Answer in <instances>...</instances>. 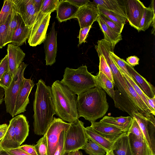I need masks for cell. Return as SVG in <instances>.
<instances>
[{"label": "cell", "instance_id": "cell-1", "mask_svg": "<svg viewBox=\"0 0 155 155\" xmlns=\"http://www.w3.org/2000/svg\"><path fill=\"white\" fill-rule=\"evenodd\" d=\"M33 106V126L34 133L43 135L53 120L55 114L51 87L46 85L41 79L36 84Z\"/></svg>", "mask_w": 155, "mask_h": 155}, {"label": "cell", "instance_id": "cell-2", "mask_svg": "<svg viewBox=\"0 0 155 155\" xmlns=\"http://www.w3.org/2000/svg\"><path fill=\"white\" fill-rule=\"evenodd\" d=\"M77 105L79 118L91 123L103 117L109 108L106 93L98 86L78 95Z\"/></svg>", "mask_w": 155, "mask_h": 155}, {"label": "cell", "instance_id": "cell-3", "mask_svg": "<svg viewBox=\"0 0 155 155\" xmlns=\"http://www.w3.org/2000/svg\"><path fill=\"white\" fill-rule=\"evenodd\" d=\"M51 87L55 114L69 123L78 120L75 94L59 80L55 81Z\"/></svg>", "mask_w": 155, "mask_h": 155}, {"label": "cell", "instance_id": "cell-4", "mask_svg": "<svg viewBox=\"0 0 155 155\" xmlns=\"http://www.w3.org/2000/svg\"><path fill=\"white\" fill-rule=\"evenodd\" d=\"M60 82L78 95L97 86L94 75L88 71L85 65L77 69L66 67Z\"/></svg>", "mask_w": 155, "mask_h": 155}, {"label": "cell", "instance_id": "cell-5", "mask_svg": "<svg viewBox=\"0 0 155 155\" xmlns=\"http://www.w3.org/2000/svg\"><path fill=\"white\" fill-rule=\"evenodd\" d=\"M84 123L79 119L70 123L64 133V153L82 149L88 141Z\"/></svg>", "mask_w": 155, "mask_h": 155}, {"label": "cell", "instance_id": "cell-6", "mask_svg": "<svg viewBox=\"0 0 155 155\" xmlns=\"http://www.w3.org/2000/svg\"><path fill=\"white\" fill-rule=\"evenodd\" d=\"M27 65L23 62L21 63L9 86L4 90L6 111L13 117L15 116L17 97L23 81L25 78L24 73Z\"/></svg>", "mask_w": 155, "mask_h": 155}, {"label": "cell", "instance_id": "cell-7", "mask_svg": "<svg viewBox=\"0 0 155 155\" xmlns=\"http://www.w3.org/2000/svg\"><path fill=\"white\" fill-rule=\"evenodd\" d=\"M51 14L38 13L28 38L30 46H36L44 42L49 24Z\"/></svg>", "mask_w": 155, "mask_h": 155}, {"label": "cell", "instance_id": "cell-8", "mask_svg": "<svg viewBox=\"0 0 155 155\" xmlns=\"http://www.w3.org/2000/svg\"><path fill=\"white\" fill-rule=\"evenodd\" d=\"M70 123L64 121L59 118L54 117L45 134L47 140V155H54L58 147L60 135L66 130Z\"/></svg>", "mask_w": 155, "mask_h": 155}, {"label": "cell", "instance_id": "cell-9", "mask_svg": "<svg viewBox=\"0 0 155 155\" xmlns=\"http://www.w3.org/2000/svg\"><path fill=\"white\" fill-rule=\"evenodd\" d=\"M95 48L98 54L102 55L105 58L111 69L114 80L122 86H125L126 82L124 77L110 55V51H114L112 45L103 39L98 41L97 45L95 46Z\"/></svg>", "mask_w": 155, "mask_h": 155}, {"label": "cell", "instance_id": "cell-10", "mask_svg": "<svg viewBox=\"0 0 155 155\" xmlns=\"http://www.w3.org/2000/svg\"><path fill=\"white\" fill-rule=\"evenodd\" d=\"M16 12L26 26L31 28L38 14L34 5L32 0H12Z\"/></svg>", "mask_w": 155, "mask_h": 155}, {"label": "cell", "instance_id": "cell-11", "mask_svg": "<svg viewBox=\"0 0 155 155\" xmlns=\"http://www.w3.org/2000/svg\"><path fill=\"white\" fill-rule=\"evenodd\" d=\"M127 20L139 32V26L146 7L139 0H124Z\"/></svg>", "mask_w": 155, "mask_h": 155}, {"label": "cell", "instance_id": "cell-12", "mask_svg": "<svg viewBox=\"0 0 155 155\" xmlns=\"http://www.w3.org/2000/svg\"><path fill=\"white\" fill-rule=\"evenodd\" d=\"M134 117L142 130L151 155H155V124L140 113L134 112Z\"/></svg>", "mask_w": 155, "mask_h": 155}, {"label": "cell", "instance_id": "cell-13", "mask_svg": "<svg viewBox=\"0 0 155 155\" xmlns=\"http://www.w3.org/2000/svg\"><path fill=\"white\" fill-rule=\"evenodd\" d=\"M99 13L97 7L89 1L87 5L79 8L74 18L79 21L80 28L92 26L96 21Z\"/></svg>", "mask_w": 155, "mask_h": 155}, {"label": "cell", "instance_id": "cell-14", "mask_svg": "<svg viewBox=\"0 0 155 155\" xmlns=\"http://www.w3.org/2000/svg\"><path fill=\"white\" fill-rule=\"evenodd\" d=\"M55 22L52 23L50 31L46 34L43 42L46 65L51 66L56 61L57 44V31L55 30Z\"/></svg>", "mask_w": 155, "mask_h": 155}, {"label": "cell", "instance_id": "cell-15", "mask_svg": "<svg viewBox=\"0 0 155 155\" xmlns=\"http://www.w3.org/2000/svg\"><path fill=\"white\" fill-rule=\"evenodd\" d=\"M35 85L33 80L31 79L23 80L17 97L15 115L23 113L29 103V96Z\"/></svg>", "mask_w": 155, "mask_h": 155}, {"label": "cell", "instance_id": "cell-16", "mask_svg": "<svg viewBox=\"0 0 155 155\" xmlns=\"http://www.w3.org/2000/svg\"><path fill=\"white\" fill-rule=\"evenodd\" d=\"M90 127L96 132L109 140L114 142L124 133L119 128L111 124L99 122H91Z\"/></svg>", "mask_w": 155, "mask_h": 155}, {"label": "cell", "instance_id": "cell-17", "mask_svg": "<svg viewBox=\"0 0 155 155\" xmlns=\"http://www.w3.org/2000/svg\"><path fill=\"white\" fill-rule=\"evenodd\" d=\"M7 51L9 70L14 77L19 66L23 62L25 54L19 46L12 43L8 44Z\"/></svg>", "mask_w": 155, "mask_h": 155}, {"label": "cell", "instance_id": "cell-18", "mask_svg": "<svg viewBox=\"0 0 155 155\" xmlns=\"http://www.w3.org/2000/svg\"><path fill=\"white\" fill-rule=\"evenodd\" d=\"M126 65L131 78L143 93L150 98H152L155 96L154 87L127 62Z\"/></svg>", "mask_w": 155, "mask_h": 155}, {"label": "cell", "instance_id": "cell-19", "mask_svg": "<svg viewBox=\"0 0 155 155\" xmlns=\"http://www.w3.org/2000/svg\"><path fill=\"white\" fill-rule=\"evenodd\" d=\"M14 127L15 140L20 146L25 141L29 132V125L26 117L23 114L15 116Z\"/></svg>", "mask_w": 155, "mask_h": 155}, {"label": "cell", "instance_id": "cell-20", "mask_svg": "<svg viewBox=\"0 0 155 155\" xmlns=\"http://www.w3.org/2000/svg\"><path fill=\"white\" fill-rule=\"evenodd\" d=\"M91 2L96 6L102 7L124 17L127 20L124 0H94Z\"/></svg>", "mask_w": 155, "mask_h": 155}, {"label": "cell", "instance_id": "cell-21", "mask_svg": "<svg viewBox=\"0 0 155 155\" xmlns=\"http://www.w3.org/2000/svg\"><path fill=\"white\" fill-rule=\"evenodd\" d=\"M79 8L66 0H60L56 9L57 18L60 22L74 18Z\"/></svg>", "mask_w": 155, "mask_h": 155}, {"label": "cell", "instance_id": "cell-22", "mask_svg": "<svg viewBox=\"0 0 155 155\" xmlns=\"http://www.w3.org/2000/svg\"><path fill=\"white\" fill-rule=\"evenodd\" d=\"M18 25L12 36L11 43L15 45L19 46L26 42L29 36L31 28L26 26L18 15Z\"/></svg>", "mask_w": 155, "mask_h": 155}, {"label": "cell", "instance_id": "cell-23", "mask_svg": "<svg viewBox=\"0 0 155 155\" xmlns=\"http://www.w3.org/2000/svg\"><path fill=\"white\" fill-rule=\"evenodd\" d=\"M127 134L132 155H151L144 139H139L132 134Z\"/></svg>", "mask_w": 155, "mask_h": 155}, {"label": "cell", "instance_id": "cell-24", "mask_svg": "<svg viewBox=\"0 0 155 155\" xmlns=\"http://www.w3.org/2000/svg\"><path fill=\"white\" fill-rule=\"evenodd\" d=\"M15 120V117L10 120L6 133L0 141V144L2 149H15L20 146L16 141L15 137L14 127Z\"/></svg>", "mask_w": 155, "mask_h": 155}, {"label": "cell", "instance_id": "cell-25", "mask_svg": "<svg viewBox=\"0 0 155 155\" xmlns=\"http://www.w3.org/2000/svg\"><path fill=\"white\" fill-rule=\"evenodd\" d=\"M96 21L98 23L104 34V39L109 42L112 45L114 49L116 45L122 40L121 34L115 32L110 28L102 20L99 15L97 18Z\"/></svg>", "mask_w": 155, "mask_h": 155}, {"label": "cell", "instance_id": "cell-26", "mask_svg": "<svg viewBox=\"0 0 155 155\" xmlns=\"http://www.w3.org/2000/svg\"><path fill=\"white\" fill-rule=\"evenodd\" d=\"M132 120L133 118L130 116L114 117L106 116L100 121L113 125L126 132L128 131Z\"/></svg>", "mask_w": 155, "mask_h": 155}, {"label": "cell", "instance_id": "cell-27", "mask_svg": "<svg viewBox=\"0 0 155 155\" xmlns=\"http://www.w3.org/2000/svg\"><path fill=\"white\" fill-rule=\"evenodd\" d=\"M85 130L88 140L96 143L106 149L107 151L113 150L114 141L109 140L96 132L90 126L85 127Z\"/></svg>", "mask_w": 155, "mask_h": 155}, {"label": "cell", "instance_id": "cell-28", "mask_svg": "<svg viewBox=\"0 0 155 155\" xmlns=\"http://www.w3.org/2000/svg\"><path fill=\"white\" fill-rule=\"evenodd\" d=\"M113 150L116 155H132L127 132L114 141Z\"/></svg>", "mask_w": 155, "mask_h": 155}, {"label": "cell", "instance_id": "cell-29", "mask_svg": "<svg viewBox=\"0 0 155 155\" xmlns=\"http://www.w3.org/2000/svg\"><path fill=\"white\" fill-rule=\"evenodd\" d=\"M155 1H151L150 6L146 7L139 26V32L145 31L148 28L152 22L155 21Z\"/></svg>", "mask_w": 155, "mask_h": 155}, {"label": "cell", "instance_id": "cell-30", "mask_svg": "<svg viewBox=\"0 0 155 155\" xmlns=\"http://www.w3.org/2000/svg\"><path fill=\"white\" fill-rule=\"evenodd\" d=\"M97 86L102 89L107 94L113 99L115 95L114 84L113 83L102 73L98 72L94 76Z\"/></svg>", "mask_w": 155, "mask_h": 155}, {"label": "cell", "instance_id": "cell-31", "mask_svg": "<svg viewBox=\"0 0 155 155\" xmlns=\"http://www.w3.org/2000/svg\"><path fill=\"white\" fill-rule=\"evenodd\" d=\"M99 14H101L109 20L115 22L120 27L124 28L127 19L114 12L99 6H97Z\"/></svg>", "mask_w": 155, "mask_h": 155}, {"label": "cell", "instance_id": "cell-32", "mask_svg": "<svg viewBox=\"0 0 155 155\" xmlns=\"http://www.w3.org/2000/svg\"><path fill=\"white\" fill-rule=\"evenodd\" d=\"M82 149L89 155H104L107 151L102 147L89 140Z\"/></svg>", "mask_w": 155, "mask_h": 155}, {"label": "cell", "instance_id": "cell-33", "mask_svg": "<svg viewBox=\"0 0 155 155\" xmlns=\"http://www.w3.org/2000/svg\"><path fill=\"white\" fill-rule=\"evenodd\" d=\"M14 4L12 0H5L0 12V25L5 23L12 12Z\"/></svg>", "mask_w": 155, "mask_h": 155}, {"label": "cell", "instance_id": "cell-34", "mask_svg": "<svg viewBox=\"0 0 155 155\" xmlns=\"http://www.w3.org/2000/svg\"><path fill=\"white\" fill-rule=\"evenodd\" d=\"M18 14L16 12L14 6L11 19L8 26L7 35L5 41V45L11 43L12 36L18 25Z\"/></svg>", "mask_w": 155, "mask_h": 155}, {"label": "cell", "instance_id": "cell-35", "mask_svg": "<svg viewBox=\"0 0 155 155\" xmlns=\"http://www.w3.org/2000/svg\"><path fill=\"white\" fill-rule=\"evenodd\" d=\"M59 3L58 0H43L39 13H51L56 10Z\"/></svg>", "mask_w": 155, "mask_h": 155}, {"label": "cell", "instance_id": "cell-36", "mask_svg": "<svg viewBox=\"0 0 155 155\" xmlns=\"http://www.w3.org/2000/svg\"><path fill=\"white\" fill-rule=\"evenodd\" d=\"M99 58V72L104 74L114 84L113 75L105 58L102 54L98 55Z\"/></svg>", "mask_w": 155, "mask_h": 155}, {"label": "cell", "instance_id": "cell-37", "mask_svg": "<svg viewBox=\"0 0 155 155\" xmlns=\"http://www.w3.org/2000/svg\"><path fill=\"white\" fill-rule=\"evenodd\" d=\"M110 55L115 62L116 65L122 73H124L131 78V77L127 70L126 64L127 62L115 54L113 50L110 51Z\"/></svg>", "mask_w": 155, "mask_h": 155}, {"label": "cell", "instance_id": "cell-38", "mask_svg": "<svg viewBox=\"0 0 155 155\" xmlns=\"http://www.w3.org/2000/svg\"><path fill=\"white\" fill-rule=\"evenodd\" d=\"M123 75L125 77L126 79H127L128 82L131 85L134 89L136 92V93L138 94V95L139 96V97L141 98V99L143 100V102L148 107L150 110L152 112L154 116L155 115V112H154L150 106H149L147 100L146 95L143 93V92L142 91L140 88L136 85L134 81L131 78H130L127 75V74L122 73Z\"/></svg>", "mask_w": 155, "mask_h": 155}, {"label": "cell", "instance_id": "cell-39", "mask_svg": "<svg viewBox=\"0 0 155 155\" xmlns=\"http://www.w3.org/2000/svg\"><path fill=\"white\" fill-rule=\"evenodd\" d=\"M12 14L9 16L5 23L0 25V49L2 48L5 45V41L7 35L8 27L11 19Z\"/></svg>", "mask_w": 155, "mask_h": 155}, {"label": "cell", "instance_id": "cell-40", "mask_svg": "<svg viewBox=\"0 0 155 155\" xmlns=\"http://www.w3.org/2000/svg\"><path fill=\"white\" fill-rule=\"evenodd\" d=\"M34 146L38 155H47V140L45 134Z\"/></svg>", "mask_w": 155, "mask_h": 155}, {"label": "cell", "instance_id": "cell-41", "mask_svg": "<svg viewBox=\"0 0 155 155\" xmlns=\"http://www.w3.org/2000/svg\"><path fill=\"white\" fill-rule=\"evenodd\" d=\"M127 134H132L138 138L144 139L143 135L140 127L135 119L133 118L131 124L127 132Z\"/></svg>", "mask_w": 155, "mask_h": 155}, {"label": "cell", "instance_id": "cell-42", "mask_svg": "<svg viewBox=\"0 0 155 155\" xmlns=\"http://www.w3.org/2000/svg\"><path fill=\"white\" fill-rule=\"evenodd\" d=\"M13 78L9 70L6 71L0 79V87L4 90L8 88L12 82Z\"/></svg>", "mask_w": 155, "mask_h": 155}, {"label": "cell", "instance_id": "cell-43", "mask_svg": "<svg viewBox=\"0 0 155 155\" xmlns=\"http://www.w3.org/2000/svg\"><path fill=\"white\" fill-rule=\"evenodd\" d=\"M99 16L106 25L115 32L121 34L123 29L117 24L109 20L103 15L99 14Z\"/></svg>", "mask_w": 155, "mask_h": 155}, {"label": "cell", "instance_id": "cell-44", "mask_svg": "<svg viewBox=\"0 0 155 155\" xmlns=\"http://www.w3.org/2000/svg\"><path fill=\"white\" fill-rule=\"evenodd\" d=\"M65 131H63L60 135L58 147L54 155H66L64 153V133Z\"/></svg>", "mask_w": 155, "mask_h": 155}, {"label": "cell", "instance_id": "cell-45", "mask_svg": "<svg viewBox=\"0 0 155 155\" xmlns=\"http://www.w3.org/2000/svg\"><path fill=\"white\" fill-rule=\"evenodd\" d=\"M91 27V26L80 28L79 34L78 37L79 38V45L83 43L86 42V39L87 37L88 32Z\"/></svg>", "mask_w": 155, "mask_h": 155}, {"label": "cell", "instance_id": "cell-46", "mask_svg": "<svg viewBox=\"0 0 155 155\" xmlns=\"http://www.w3.org/2000/svg\"><path fill=\"white\" fill-rule=\"evenodd\" d=\"M9 70L8 63L7 54L2 59L0 62V79L3 74Z\"/></svg>", "mask_w": 155, "mask_h": 155}, {"label": "cell", "instance_id": "cell-47", "mask_svg": "<svg viewBox=\"0 0 155 155\" xmlns=\"http://www.w3.org/2000/svg\"><path fill=\"white\" fill-rule=\"evenodd\" d=\"M18 148L30 155H38L34 146L24 144Z\"/></svg>", "mask_w": 155, "mask_h": 155}, {"label": "cell", "instance_id": "cell-48", "mask_svg": "<svg viewBox=\"0 0 155 155\" xmlns=\"http://www.w3.org/2000/svg\"><path fill=\"white\" fill-rule=\"evenodd\" d=\"M3 149L6 150L12 155H30L18 148L15 149Z\"/></svg>", "mask_w": 155, "mask_h": 155}, {"label": "cell", "instance_id": "cell-49", "mask_svg": "<svg viewBox=\"0 0 155 155\" xmlns=\"http://www.w3.org/2000/svg\"><path fill=\"white\" fill-rule=\"evenodd\" d=\"M127 63L132 67H134L139 64V59L135 56L128 57L126 59Z\"/></svg>", "mask_w": 155, "mask_h": 155}, {"label": "cell", "instance_id": "cell-50", "mask_svg": "<svg viewBox=\"0 0 155 155\" xmlns=\"http://www.w3.org/2000/svg\"><path fill=\"white\" fill-rule=\"evenodd\" d=\"M67 1L73 4L76 6L80 8L87 4L90 1L89 0H66Z\"/></svg>", "mask_w": 155, "mask_h": 155}, {"label": "cell", "instance_id": "cell-51", "mask_svg": "<svg viewBox=\"0 0 155 155\" xmlns=\"http://www.w3.org/2000/svg\"><path fill=\"white\" fill-rule=\"evenodd\" d=\"M8 127V125L6 124L0 125V141L5 136Z\"/></svg>", "mask_w": 155, "mask_h": 155}, {"label": "cell", "instance_id": "cell-52", "mask_svg": "<svg viewBox=\"0 0 155 155\" xmlns=\"http://www.w3.org/2000/svg\"><path fill=\"white\" fill-rule=\"evenodd\" d=\"M43 0H32V2L38 14L40 12Z\"/></svg>", "mask_w": 155, "mask_h": 155}, {"label": "cell", "instance_id": "cell-53", "mask_svg": "<svg viewBox=\"0 0 155 155\" xmlns=\"http://www.w3.org/2000/svg\"><path fill=\"white\" fill-rule=\"evenodd\" d=\"M147 102L153 110L155 112V96L152 98H150L146 95Z\"/></svg>", "mask_w": 155, "mask_h": 155}, {"label": "cell", "instance_id": "cell-54", "mask_svg": "<svg viewBox=\"0 0 155 155\" xmlns=\"http://www.w3.org/2000/svg\"><path fill=\"white\" fill-rule=\"evenodd\" d=\"M5 95L4 89L0 87V105L1 104L4 100V96Z\"/></svg>", "mask_w": 155, "mask_h": 155}, {"label": "cell", "instance_id": "cell-55", "mask_svg": "<svg viewBox=\"0 0 155 155\" xmlns=\"http://www.w3.org/2000/svg\"><path fill=\"white\" fill-rule=\"evenodd\" d=\"M66 155H83L82 152L79 150H77L69 152Z\"/></svg>", "mask_w": 155, "mask_h": 155}, {"label": "cell", "instance_id": "cell-56", "mask_svg": "<svg viewBox=\"0 0 155 155\" xmlns=\"http://www.w3.org/2000/svg\"><path fill=\"white\" fill-rule=\"evenodd\" d=\"M0 155H12L5 150L2 149L0 153Z\"/></svg>", "mask_w": 155, "mask_h": 155}, {"label": "cell", "instance_id": "cell-57", "mask_svg": "<svg viewBox=\"0 0 155 155\" xmlns=\"http://www.w3.org/2000/svg\"><path fill=\"white\" fill-rule=\"evenodd\" d=\"M106 155H115L112 150L107 151Z\"/></svg>", "mask_w": 155, "mask_h": 155}, {"label": "cell", "instance_id": "cell-58", "mask_svg": "<svg viewBox=\"0 0 155 155\" xmlns=\"http://www.w3.org/2000/svg\"><path fill=\"white\" fill-rule=\"evenodd\" d=\"M2 148L1 147V145H0V153L1 151H2Z\"/></svg>", "mask_w": 155, "mask_h": 155}]
</instances>
